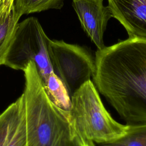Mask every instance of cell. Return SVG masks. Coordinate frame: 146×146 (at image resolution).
<instances>
[{"label": "cell", "instance_id": "cell-3", "mask_svg": "<svg viewBox=\"0 0 146 146\" xmlns=\"http://www.w3.org/2000/svg\"><path fill=\"white\" fill-rule=\"evenodd\" d=\"M70 113L75 127L93 142L113 141L125 135L128 128V124L117 122L106 110L91 80L71 96Z\"/></svg>", "mask_w": 146, "mask_h": 146}, {"label": "cell", "instance_id": "cell-4", "mask_svg": "<svg viewBox=\"0 0 146 146\" xmlns=\"http://www.w3.org/2000/svg\"><path fill=\"white\" fill-rule=\"evenodd\" d=\"M49 39L36 18L29 17L19 22L4 65L23 71L33 62L44 82L54 72L48 54Z\"/></svg>", "mask_w": 146, "mask_h": 146}, {"label": "cell", "instance_id": "cell-11", "mask_svg": "<svg viewBox=\"0 0 146 146\" xmlns=\"http://www.w3.org/2000/svg\"><path fill=\"white\" fill-rule=\"evenodd\" d=\"M128 125L125 135L101 146H146V123Z\"/></svg>", "mask_w": 146, "mask_h": 146}, {"label": "cell", "instance_id": "cell-2", "mask_svg": "<svg viewBox=\"0 0 146 146\" xmlns=\"http://www.w3.org/2000/svg\"><path fill=\"white\" fill-rule=\"evenodd\" d=\"M23 71L26 146H67L75 131L70 112L48 98L34 62Z\"/></svg>", "mask_w": 146, "mask_h": 146}, {"label": "cell", "instance_id": "cell-12", "mask_svg": "<svg viewBox=\"0 0 146 146\" xmlns=\"http://www.w3.org/2000/svg\"><path fill=\"white\" fill-rule=\"evenodd\" d=\"M63 6V0H14L15 9L21 17L50 9H60Z\"/></svg>", "mask_w": 146, "mask_h": 146}, {"label": "cell", "instance_id": "cell-13", "mask_svg": "<svg viewBox=\"0 0 146 146\" xmlns=\"http://www.w3.org/2000/svg\"><path fill=\"white\" fill-rule=\"evenodd\" d=\"M67 146H95V145L92 141L86 138L75 127L74 134Z\"/></svg>", "mask_w": 146, "mask_h": 146}, {"label": "cell", "instance_id": "cell-6", "mask_svg": "<svg viewBox=\"0 0 146 146\" xmlns=\"http://www.w3.org/2000/svg\"><path fill=\"white\" fill-rule=\"evenodd\" d=\"M72 5L83 29L98 50L104 48V33L112 17L108 6H104L103 0H73Z\"/></svg>", "mask_w": 146, "mask_h": 146}, {"label": "cell", "instance_id": "cell-8", "mask_svg": "<svg viewBox=\"0 0 146 146\" xmlns=\"http://www.w3.org/2000/svg\"><path fill=\"white\" fill-rule=\"evenodd\" d=\"M0 146H26L23 94L0 113Z\"/></svg>", "mask_w": 146, "mask_h": 146}, {"label": "cell", "instance_id": "cell-7", "mask_svg": "<svg viewBox=\"0 0 146 146\" xmlns=\"http://www.w3.org/2000/svg\"><path fill=\"white\" fill-rule=\"evenodd\" d=\"M112 17L124 26L129 39L146 40V0H108Z\"/></svg>", "mask_w": 146, "mask_h": 146}, {"label": "cell", "instance_id": "cell-10", "mask_svg": "<svg viewBox=\"0 0 146 146\" xmlns=\"http://www.w3.org/2000/svg\"><path fill=\"white\" fill-rule=\"evenodd\" d=\"M44 90L50 100L60 108L70 112L71 98L61 80L54 72L43 82Z\"/></svg>", "mask_w": 146, "mask_h": 146}, {"label": "cell", "instance_id": "cell-1", "mask_svg": "<svg viewBox=\"0 0 146 146\" xmlns=\"http://www.w3.org/2000/svg\"><path fill=\"white\" fill-rule=\"evenodd\" d=\"M94 84L127 124L146 123V40L127 39L95 54Z\"/></svg>", "mask_w": 146, "mask_h": 146}, {"label": "cell", "instance_id": "cell-5", "mask_svg": "<svg viewBox=\"0 0 146 146\" xmlns=\"http://www.w3.org/2000/svg\"><path fill=\"white\" fill-rule=\"evenodd\" d=\"M48 54L54 73L71 98L84 83L93 78L95 58L84 48L63 40L49 39Z\"/></svg>", "mask_w": 146, "mask_h": 146}, {"label": "cell", "instance_id": "cell-9", "mask_svg": "<svg viewBox=\"0 0 146 146\" xmlns=\"http://www.w3.org/2000/svg\"><path fill=\"white\" fill-rule=\"evenodd\" d=\"M21 17L14 0H0V66L5 64Z\"/></svg>", "mask_w": 146, "mask_h": 146}]
</instances>
